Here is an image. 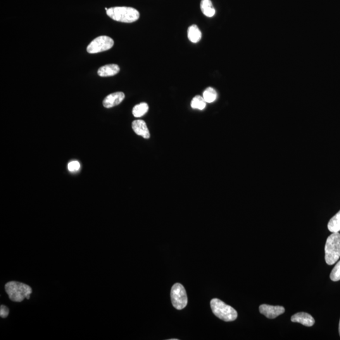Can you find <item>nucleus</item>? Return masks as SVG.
Masks as SVG:
<instances>
[{"instance_id": "f257e3e1", "label": "nucleus", "mask_w": 340, "mask_h": 340, "mask_svg": "<svg viewBox=\"0 0 340 340\" xmlns=\"http://www.w3.org/2000/svg\"><path fill=\"white\" fill-rule=\"evenodd\" d=\"M107 15L113 20L123 23H132L139 18L140 13L132 7L115 6L109 8Z\"/></svg>"}, {"instance_id": "f03ea898", "label": "nucleus", "mask_w": 340, "mask_h": 340, "mask_svg": "<svg viewBox=\"0 0 340 340\" xmlns=\"http://www.w3.org/2000/svg\"><path fill=\"white\" fill-rule=\"evenodd\" d=\"M4 289L9 299L16 303H20L25 298L29 299L30 294L32 293V289L29 285L19 282L11 281L6 283L4 285Z\"/></svg>"}, {"instance_id": "7ed1b4c3", "label": "nucleus", "mask_w": 340, "mask_h": 340, "mask_svg": "<svg viewBox=\"0 0 340 340\" xmlns=\"http://www.w3.org/2000/svg\"><path fill=\"white\" fill-rule=\"evenodd\" d=\"M325 260L329 265H334L340 257V234L332 232L325 245Z\"/></svg>"}, {"instance_id": "20e7f679", "label": "nucleus", "mask_w": 340, "mask_h": 340, "mask_svg": "<svg viewBox=\"0 0 340 340\" xmlns=\"http://www.w3.org/2000/svg\"><path fill=\"white\" fill-rule=\"evenodd\" d=\"M211 306L214 315L226 322H233L237 319V311L220 299H212Z\"/></svg>"}, {"instance_id": "39448f33", "label": "nucleus", "mask_w": 340, "mask_h": 340, "mask_svg": "<svg viewBox=\"0 0 340 340\" xmlns=\"http://www.w3.org/2000/svg\"><path fill=\"white\" fill-rule=\"evenodd\" d=\"M171 300L173 307L178 310H182L187 306L188 298L186 291L180 283L173 285L171 290Z\"/></svg>"}, {"instance_id": "423d86ee", "label": "nucleus", "mask_w": 340, "mask_h": 340, "mask_svg": "<svg viewBox=\"0 0 340 340\" xmlns=\"http://www.w3.org/2000/svg\"><path fill=\"white\" fill-rule=\"evenodd\" d=\"M114 41L111 37L102 35L95 38L88 46L87 51L90 54H96L108 51L113 46Z\"/></svg>"}, {"instance_id": "0eeeda50", "label": "nucleus", "mask_w": 340, "mask_h": 340, "mask_svg": "<svg viewBox=\"0 0 340 340\" xmlns=\"http://www.w3.org/2000/svg\"><path fill=\"white\" fill-rule=\"evenodd\" d=\"M260 312L266 317L269 319H274L277 316L282 315L285 312V309L282 306H273L267 305V304H262L259 308Z\"/></svg>"}, {"instance_id": "6e6552de", "label": "nucleus", "mask_w": 340, "mask_h": 340, "mask_svg": "<svg viewBox=\"0 0 340 340\" xmlns=\"http://www.w3.org/2000/svg\"><path fill=\"white\" fill-rule=\"evenodd\" d=\"M125 99V94L123 92H115L107 96L103 101L104 108L110 109L118 106Z\"/></svg>"}, {"instance_id": "1a4fd4ad", "label": "nucleus", "mask_w": 340, "mask_h": 340, "mask_svg": "<svg viewBox=\"0 0 340 340\" xmlns=\"http://www.w3.org/2000/svg\"><path fill=\"white\" fill-rule=\"evenodd\" d=\"M132 127L135 134L142 136L144 139L150 137V132L147 127L146 123L142 120H135L132 123Z\"/></svg>"}, {"instance_id": "9d476101", "label": "nucleus", "mask_w": 340, "mask_h": 340, "mask_svg": "<svg viewBox=\"0 0 340 340\" xmlns=\"http://www.w3.org/2000/svg\"><path fill=\"white\" fill-rule=\"evenodd\" d=\"M291 321L294 323H298L306 326V327H313L315 320L310 314L306 313H299L295 314L291 317Z\"/></svg>"}, {"instance_id": "9b49d317", "label": "nucleus", "mask_w": 340, "mask_h": 340, "mask_svg": "<svg viewBox=\"0 0 340 340\" xmlns=\"http://www.w3.org/2000/svg\"><path fill=\"white\" fill-rule=\"evenodd\" d=\"M120 71V68L115 64H111L100 68L98 70V75L101 77H113L116 75Z\"/></svg>"}, {"instance_id": "f8f14e48", "label": "nucleus", "mask_w": 340, "mask_h": 340, "mask_svg": "<svg viewBox=\"0 0 340 340\" xmlns=\"http://www.w3.org/2000/svg\"><path fill=\"white\" fill-rule=\"evenodd\" d=\"M202 11L208 17H213L216 13V9L211 0H202L201 3Z\"/></svg>"}, {"instance_id": "ddd939ff", "label": "nucleus", "mask_w": 340, "mask_h": 340, "mask_svg": "<svg viewBox=\"0 0 340 340\" xmlns=\"http://www.w3.org/2000/svg\"><path fill=\"white\" fill-rule=\"evenodd\" d=\"M188 37L193 43H197L201 40L202 33L196 25L190 26L188 29Z\"/></svg>"}, {"instance_id": "4468645a", "label": "nucleus", "mask_w": 340, "mask_h": 340, "mask_svg": "<svg viewBox=\"0 0 340 340\" xmlns=\"http://www.w3.org/2000/svg\"><path fill=\"white\" fill-rule=\"evenodd\" d=\"M328 228L332 232L340 231V211L330 220Z\"/></svg>"}, {"instance_id": "2eb2a0df", "label": "nucleus", "mask_w": 340, "mask_h": 340, "mask_svg": "<svg viewBox=\"0 0 340 340\" xmlns=\"http://www.w3.org/2000/svg\"><path fill=\"white\" fill-rule=\"evenodd\" d=\"M149 106L146 103H141L136 105L132 109V114L135 117H141L147 113Z\"/></svg>"}, {"instance_id": "dca6fc26", "label": "nucleus", "mask_w": 340, "mask_h": 340, "mask_svg": "<svg viewBox=\"0 0 340 340\" xmlns=\"http://www.w3.org/2000/svg\"><path fill=\"white\" fill-rule=\"evenodd\" d=\"M206 103L204 97L197 95L194 97L191 102V107L194 109H199V110H203L206 108Z\"/></svg>"}, {"instance_id": "f3484780", "label": "nucleus", "mask_w": 340, "mask_h": 340, "mask_svg": "<svg viewBox=\"0 0 340 340\" xmlns=\"http://www.w3.org/2000/svg\"><path fill=\"white\" fill-rule=\"evenodd\" d=\"M218 94L213 88L209 87L204 92L203 97L207 103H213L217 99Z\"/></svg>"}, {"instance_id": "a211bd4d", "label": "nucleus", "mask_w": 340, "mask_h": 340, "mask_svg": "<svg viewBox=\"0 0 340 340\" xmlns=\"http://www.w3.org/2000/svg\"><path fill=\"white\" fill-rule=\"evenodd\" d=\"M330 279L334 282L340 280V261L337 263L330 274Z\"/></svg>"}, {"instance_id": "6ab92c4d", "label": "nucleus", "mask_w": 340, "mask_h": 340, "mask_svg": "<svg viewBox=\"0 0 340 340\" xmlns=\"http://www.w3.org/2000/svg\"><path fill=\"white\" fill-rule=\"evenodd\" d=\"M68 170L71 172H78L80 168V164L77 161H71L68 165Z\"/></svg>"}, {"instance_id": "aec40b11", "label": "nucleus", "mask_w": 340, "mask_h": 340, "mask_svg": "<svg viewBox=\"0 0 340 340\" xmlns=\"http://www.w3.org/2000/svg\"><path fill=\"white\" fill-rule=\"evenodd\" d=\"M9 315V309L6 306L1 305L0 307V316L1 318H5Z\"/></svg>"}, {"instance_id": "412c9836", "label": "nucleus", "mask_w": 340, "mask_h": 340, "mask_svg": "<svg viewBox=\"0 0 340 340\" xmlns=\"http://www.w3.org/2000/svg\"><path fill=\"white\" fill-rule=\"evenodd\" d=\"M339 334H340V323H339Z\"/></svg>"}, {"instance_id": "4be33fe9", "label": "nucleus", "mask_w": 340, "mask_h": 340, "mask_svg": "<svg viewBox=\"0 0 340 340\" xmlns=\"http://www.w3.org/2000/svg\"><path fill=\"white\" fill-rule=\"evenodd\" d=\"M178 339H170V340H177Z\"/></svg>"}]
</instances>
